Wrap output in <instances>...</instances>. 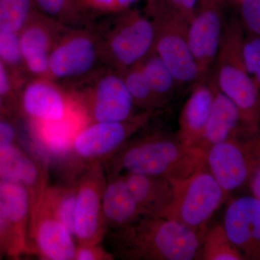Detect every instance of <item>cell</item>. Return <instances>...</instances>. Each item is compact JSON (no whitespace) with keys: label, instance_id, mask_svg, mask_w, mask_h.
<instances>
[{"label":"cell","instance_id":"obj_1","mask_svg":"<svg viewBox=\"0 0 260 260\" xmlns=\"http://www.w3.org/2000/svg\"><path fill=\"white\" fill-rule=\"evenodd\" d=\"M110 159L114 177L125 172L179 180L207 167L206 152L164 134L126 143Z\"/></svg>","mask_w":260,"mask_h":260},{"label":"cell","instance_id":"obj_2","mask_svg":"<svg viewBox=\"0 0 260 260\" xmlns=\"http://www.w3.org/2000/svg\"><path fill=\"white\" fill-rule=\"evenodd\" d=\"M115 234L116 248L125 259H201L205 234L164 216H142Z\"/></svg>","mask_w":260,"mask_h":260},{"label":"cell","instance_id":"obj_3","mask_svg":"<svg viewBox=\"0 0 260 260\" xmlns=\"http://www.w3.org/2000/svg\"><path fill=\"white\" fill-rule=\"evenodd\" d=\"M244 36L239 19H231L225 24L213 79L217 88L237 107L246 134L252 135L260 130V89L244 64Z\"/></svg>","mask_w":260,"mask_h":260},{"label":"cell","instance_id":"obj_4","mask_svg":"<svg viewBox=\"0 0 260 260\" xmlns=\"http://www.w3.org/2000/svg\"><path fill=\"white\" fill-rule=\"evenodd\" d=\"M172 181V203L161 216L205 234L207 223L226 199L228 193L208 169Z\"/></svg>","mask_w":260,"mask_h":260},{"label":"cell","instance_id":"obj_5","mask_svg":"<svg viewBox=\"0 0 260 260\" xmlns=\"http://www.w3.org/2000/svg\"><path fill=\"white\" fill-rule=\"evenodd\" d=\"M147 12L155 29L154 51L172 72L178 85H194L202 80L188 43L189 23L161 5L148 1Z\"/></svg>","mask_w":260,"mask_h":260},{"label":"cell","instance_id":"obj_6","mask_svg":"<svg viewBox=\"0 0 260 260\" xmlns=\"http://www.w3.org/2000/svg\"><path fill=\"white\" fill-rule=\"evenodd\" d=\"M155 29L151 19L136 10L117 18L102 46V54L119 73L140 64L154 50Z\"/></svg>","mask_w":260,"mask_h":260},{"label":"cell","instance_id":"obj_7","mask_svg":"<svg viewBox=\"0 0 260 260\" xmlns=\"http://www.w3.org/2000/svg\"><path fill=\"white\" fill-rule=\"evenodd\" d=\"M150 114L143 112L124 121L90 123L75 137L70 154L90 164L111 158L148 123Z\"/></svg>","mask_w":260,"mask_h":260},{"label":"cell","instance_id":"obj_8","mask_svg":"<svg viewBox=\"0 0 260 260\" xmlns=\"http://www.w3.org/2000/svg\"><path fill=\"white\" fill-rule=\"evenodd\" d=\"M106 184L101 162L90 164L76 184L74 233L78 244H100L105 235L102 198Z\"/></svg>","mask_w":260,"mask_h":260},{"label":"cell","instance_id":"obj_9","mask_svg":"<svg viewBox=\"0 0 260 260\" xmlns=\"http://www.w3.org/2000/svg\"><path fill=\"white\" fill-rule=\"evenodd\" d=\"M255 150L254 134L228 140L207 150V169L228 194L247 185Z\"/></svg>","mask_w":260,"mask_h":260},{"label":"cell","instance_id":"obj_10","mask_svg":"<svg viewBox=\"0 0 260 260\" xmlns=\"http://www.w3.org/2000/svg\"><path fill=\"white\" fill-rule=\"evenodd\" d=\"M222 0H200L188 25V43L202 80L209 76L221 45L224 28Z\"/></svg>","mask_w":260,"mask_h":260},{"label":"cell","instance_id":"obj_11","mask_svg":"<svg viewBox=\"0 0 260 260\" xmlns=\"http://www.w3.org/2000/svg\"><path fill=\"white\" fill-rule=\"evenodd\" d=\"M102 47L86 32H75L56 43L49 56V76L56 79L77 78L93 69ZM103 55V54H102Z\"/></svg>","mask_w":260,"mask_h":260},{"label":"cell","instance_id":"obj_12","mask_svg":"<svg viewBox=\"0 0 260 260\" xmlns=\"http://www.w3.org/2000/svg\"><path fill=\"white\" fill-rule=\"evenodd\" d=\"M228 237L244 259L260 260V201L251 196L232 200L224 216Z\"/></svg>","mask_w":260,"mask_h":260},{"label":"cell","instance_id":"obj_13","mask_svg":"<svg viewBox=\"0 0 260 260\" xmlns=\"http://www.w3.org/2000/svg\"><path fill=\"white\" fill-rule=\"evenodd\" d=\"M47 179L45 167L15 143L0 146V180L20 184L28 190L31 218L47 189Z\"/></svg>","mask_w":260,"mask_h":260},{"label":"cell","instance_id":"obj_14","mask_svg":"<svg viewBox=\"0 0 260 260\" xmlns=\"http://www.w3.org/2000/svg\"><path fill=\"white\" fill-rule=\"evenodd\" d=\"M135 103L119 72L103 75L94 88L88 107L89 118L94 121H124L134 117Z\"/></svg>","mask_w":260,"mask_h":260},{"label":"cell","instance_id":"obj_15","mask_svg":"<svg viewBox=\"0 0 260 260\" xmlns=\"http://www.w3.org/2000/svg\"><path fill=\"white\" fill-rule=\"evenodd\" d=\"M21 102L25 114L30 121L37 122L64 120L82 106L46 78L28 84L22 94Z\"/></svg>","mask_w":260,"mask_h":260},{"label":"cell","instance_id":"obj_16","mask_svg":"<svg viewBox=\"0 0 260 260\" xmlns=\"http://www.w3.org/2000/svg\"><path fill=\"white\" fill-rule=\"evenodd\" d=\"M74 239L69 231L40 203L30 225V244L34 245V250L39 256L48 260H74L77 247Z\"/></svg>","mask_w":260,"mask_h":260},{"label":"cell","instance_id":"obj_17","mask_svg":"<svg viewBox=\"0 0 260 260\" xmlns=\"http://www.w3.org/2000/svg\"><path fill=\"white\" fill-rule=\"evenodd\" d=\"M89 116L83 105L64 120L56 122L31 121L32 140L42 152L51 158L62 159L71 153L76 135L88 125Z\"/></svg>","mask_w":260,"mask_h":260},{"label":"cell","instance_id":"obj_18","mask_svg":"<svg viewBox=\"0 0 260 260\" xmlns=\"http://www.w3.org/2000/svg\"><path fill=\"white\" fill-rule=\"evenodd\" d=\"M209 77L193 85L181 111L177 138L187 146L194 147L201 138L213 109L216 85Z\"/></svg>","mask_w":260,"mask_h":260},{"label":"cell","instance_id":"obj_19","mask_svg":"<svg viewBox=\"0 0 260 260\" xmlns=\"http://www.w3.org/2000/svg\"><path fill=\"white\" fill-rule=\"evenodd\" d=\"M46 19L32 14L19 35L24 64L32 74L42 78L49 76V56L55 46L51 21Z\"/></svg>","mask_w":260,"mask_h":260},{"label":"cell","instance_id":"obj_20","mask_svg":"<svg viewBox=\"0 0 260 260\" xmlns=\"http://www.w3.org/2000/svg\"><path fill=\"white\" fill-rule=\"evenodd\" d=\"M246 134L240 114L230 99L217 88L213 109L204 132L194 147L207 152L213 145Z\"/></svg>","mask_w":260,"mask_h":260},{"label":"cell","instance_id":"obj_21","mask_svg":"<svg viewBox=\"0 0 260 260\" xmlns=\"http://www.w3.org/2000/svg\"><path fill=\"white\" fill-rule=\"evenodd\" d=\"M102 209L107 229H122L143 216L123 176L113 177L106 184L103 194Z\"/></svg>","mask_w":260,"mask_h":260},{"label":"cell","instance_id":"obj_22","mask_svg":"<svg viewBox=\"0 0 260 260\" xmlns=\"http://www.w3.org/2000/svg\"><path fill=\"white\" fill-rule=\"evenodd\" d=\"M143 216H161L173 198L172 181L161 177L138 174H123Z\"/></svg>","mask_w":260,"mask_h":260},{"label":"cell","instance_id":"obj_23","mask_svg":"<svg viewBox=\"0 0 260 260\" xmlns=\"http://www.w3.org/2000/svg\"><path fill=\"white\" fill-rule=\"evenodd\" d=\"M0 201L8 221L27 252L32 251L30 241V198L24 186L0 180Z\"/></svg>","mask_w":260,"mask_h":260},{"label":"cell","instance_id":"obj_24","mask_svg":"<svg viewBox=\"0 0 260 260\" xmlns=\"http://www.w3.org/2000/svg\"><path fill=\"white\" fill-rule=\"evenodd\" d=\"M140 65L154 95L162 108L179 88L177 80L154 50L140 62Z\"/></svg>","mask_w":260,"mask_h":260},{"label":"cell","instance_id":"obj_25","mask_svg":"<svg viewBox=\"0 0 260 260\" xmlns=\"http://www.w3.org/2000/svg\"><path fill=\"white\" fill-rule=\"evenodd\" d=\"M75 201L76 184L48 186L41 202L74 238Z\"/></svg>","mask_w":260,"mask_h":260},{"label":"cell","instance_id":"obj_26","mask_svg":"<svg viewBox=\"0 0 260 260\" xmlns=\"http://www.w3.org/2000/svg\"><path fill=\"white\" fill-rule=\"evenodd\" d=\"M201 259L242 260L244 258L228 237L223 225L217 224L205 233Z\"/></svg>","mask_w":260,"mask_h":260},{"label":"cell","instance_id":"obj_27","mask_svg":"<svg viewBox=\"0 0 260 260\" xmlns=\"http://www.w3.org/2000/svg\"><path fill=\"white\" fill-rule=\"evenodd\" d=\"M121 75L133 97L135 107L150 113L161 108L142 70L140 63L124 70Z\"/></svg>","mask_w":260,"mask_h":260},{"label":"cell","instance_id":"obj_28","mask_svg":"<svg viewBox=\"0 0 260 260\" xmlns=\"http://www.w3.org/2000/svg\"><path fill=\"white\" fill-rule=\"evenodd\" d=\"M34 0H0V30L20 32L31 18Z\"/></svg>","mask_w":260,"mask_h":260},{"label":"cell","instance_id":"obj_29","mask_svg":"<svg viewBox=\"0 0 260 260\" xmlns=\"http://www.w3.org/2000/svg\"><path fill=\"white\" fill-rule=\"evenodd\" d=\"M0 250L4 255L18 258L27 251L20 242L14 229L7 218L3 204L0 201Z\"/></svg>","mask_w":260,"mask_h":260},{"label":"cell","instance_id":"obj_30","mask_svg":"<svg viewBox=\"0 0 260 260\" xmlns=\"http://www.w3.org/2000/svg\"><path fill=\"white\" fill-rule=\"evenodd\" d=\"M242 49L246 70L260 89V36L244 32Z\"/></svg>","mask_w":260,"mask_h":260},{"label":"cell","instance_id":"obj_31","mask_svg":"<svg viewBox=\"0 0 260 260\" xmlns=\"http://www.w3.org/2000/svg\"><path fill=\"white\" fill-rule=\"evenodd\" d=\"M0 59L12 66L23 62L18 32L0 30Z\"/></svg>","mask_w":260,"mask_h":260},{"label":"cell","instance_id":"obj_32","mask_svg":"<svg viewBox=\"0 0 260 260\" xmlns=\"http://www.w3.org/2000/svg\"><path fill=\"white\" fill-rule=\"evenodd\" d=\"M36 5L51 18L69 19L76 14L80 7L75 0H34Z\"/></svg>","mask_w":260,"mask_h":260},{"label":"cell","instance_id":"obj_33","mask_svg":"<svg viewBox=\"0 0 260 260\" xmlns=\"http://www.w3.org/2000/svg\"><path fill=\"white\" fill-rule=\"evenodd\" d=\"M240 22L246 34L260 36V0H239Z\"/></svg>","mask_w":260,"mask_h":260},{"label":"cell","instance_id":"obj_34","mask_svg":"<svg viewBox=\"0 0 260 260\" xmlns=\"http://www.w3.org/2000/svg\"><path fill=\"white\" fill-rule=\"evenodd\" d=\"M171 10L189 23L194 16L200 0H148Z\"/></svg>","mask_w":260,"mask_h":260},{"label":"cell","instance_id":"obj_35","mask_svg":"<svg viewBox=\"0 0 260 260\" xmlns=\"http://www.w3.org/2000/svg\"><path fill=\"white\" fill-rule=\"evenodd\" d=\"M114 257L100 244H78L74 260H112Z\"/></svg>","mask_w":260,"mask_h":260},{"label":"cell","instance_id":"obj_36","mask_svg":"<svg viewBox=\"0 0 260 260\" xmlns=\"http://www.w3.org/2000/svg\"><path fill=\"white\" fill-rule=\"evenodd\" d=\"M256 150L254 164L247 185L251 195L260 201V130L256 133Z\"/></svg>","mask_w":260,"mask_h":260},{"label":"cell","instance_id":"obj_37","mask_svg":"<svg viewBox=\"0 0 260 260\" xmlns=\"http://www.w3.org/2000/svg\"><path fill=\"white\" fill-rule=\"evenodd\" d=\"M80 7H86L101 11L115 12L114 0H75Z\"/></svg>","mask_w":260,"mask_h":260},{"label":"cell","instance_id":"obj_38","mask_svg":"<svg viewBox=\"0 0 260 260\" xmlns=\"http://www.w3.org/2000/svg\"><path fill=\"white\" fill-rule=\"evenodd\" d=\"M17 132L10 123L0 119V146L15 143Z\"/></svg>","mask_w":260,"mask_h":260},{"label":"cell","instance_id":"obj_39","mask_svg":"<svg viewBox=\"0 0 260 260\" xmlns=\"http://www.w3.org/2000/svg\"><path fill=\"white\" fill-rule=\"evenodd\" d=\"M11 90L12 86L9 75L5 68V63L0 59V95L3 99L9 96Z\"/></svg>","mask_w":260,"mask_h":260},{"label":"cell","instance_id":"obj_40","mask_svg":"<svg viewBox=\"0 0 260 260\" xmlns=\"http://www.w3.org/2000/svg\"><path fill=\"white\" fill-rule=\"evenodd\" d=\"M137 1L138 0H114L115 12L124 11Z\"/></svg>","mask_w":260,"mask_h":260},{"label":"cell","instance_id":"obj_41","mask_svg":"<svg viewBox=\"0 0 260 260\" xmlns=\"http://www.w3.org/2000/svg\"><path fill=\"white\" fill-rule=\"evenodd\" d=\"M3 97L0 95V114L3 112Z\"/></svg>","mask_w":260,"mask_h":260},{"label":"cell","instance_id":"obj_42","mask_svg":"<svg viewBox=\"0 0 260 260\" xmlns=\"http://www.w3.org/2000/svg\"><path fill=\"white\" fill-rule=\"evenodd\" d=\"M3 256H4V254H3V253L0 250V259H1V257H3Z\"/></svg>","mask_w":260,"mask_h":260}]
</instances>
